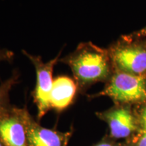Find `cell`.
Here are the masks:
<instances>
[{"mask_svg": "<svg viewBox=\"0 0 146 146\" xmlns=\"http://www.w3.org/2000/svg\"><path fill=\"white\" fill-rule=\"evenodd\" d=\"M14 53L8 49H0V63L2 62H12L14 59Z\"/></svg>", "mask_w": 146, "mask_h": 146, "instance_id": "13", "label": "cell"}, {"mask_svg": "<svg viewBox=\"0 0 146 146\" xmlns=\"http://www.w3.org/2000/svg\"><path fill=\"white\" fill-rule=\"evenodd\" d=\"M78 91L74 79L68 76H59L54 79L50 104L51 109L61 112L73 102Z\"/></svg>", "mask_w": 146, "mask_h": 146, "instance_id": "8", "label": "cell"}, {"mask_svg": "<svg viewBox=\"0 0 146 146\" xmlns=\"http://www.w3.org/2000/svg\"><path fill=\"white\" fill-rule=\"evenodd\" d=\"M133 37L136 38H145L146 36V27L144 28L140 29V30L137 31L133 32L132 33L129 34Z\"/></svg>", "mask_w": 146, "mask_h": 146, "instance_id": "14", "label": "cell"}, {"mask_svg": "<svg viewBox=\"0 0 146 146\" xmlns=\"http://www.w3.org/2000/svg\"><path fill=\"white\" fill-rule=\"evenodd\" d=\"M118 146H133V145L131 139H129L125 140L123 142H119Z\"/></svg>", "mask_w": 146, "mask_h": 146, "instance_id": "15", "label": "cell"}, {"mask_svg": "<svg viewBox=\"0 0 146 146\" xmlns=\"http://www.w3.org/2000/svg\"><path fill=\"white\" fill-rule=\"evenodd\" d=\"M23 53L31 60L35 68L36 83L33 92V98L37 108V117L41 119L51 109L50 100L54 83L53 70L55 65L59 62L61 52L47 62H44L39 56L30 54L25 50L23 51Z\"/></svg>", "mask_w": 146, "mask_h": 146, "instance_id": "5", "label": "cell"}, {"mask_svg": "<svg viewBox=\"0 0 146 146\" xmlns=\"http://www.w3.org/2000/svg\"><path fill=\"white\" fill-rule=\"evenodd\" d=\"M19 74L14 71L10 78L0 84V116L10 106V93L12 87L18 83Z\"/></svg>", "mask_w": 146, "mask_h": 146, "instance_id": "9", "label": "cell"}, {"mask_svg": "<svg viewBox=\"0 0 146 146\" xmlns=\"http://www.w3.org/2000/svg\"><path fill=\"white\" fill-rule=\"evenodd\" d=\"M0 146H5L4 144H3V142L1 141V140H0Z\"/></svg>", "mask_w": 146, "mask_h": 146, "instance_id": "16", "label": "cell"}, {"mask_svg": "<svg viewBox=\"0 0 146 146\" xmlns=\"http://www.w3.org/2000/svg\"><path fill=\"white\" fill-rule=\"evenodd\" d=\"M141 129H146V104L134 106Z\"/></svg>", "mask_w": 146, "mask_h": 146, "instance_id": "10", "label": "cell"}, {"mask_svg": "<svg viewBox=\"0 0 146 146\" xmlns=\"http://www.w3.org/2000/svg\"><path fill=\"white\" fill-rule=\"evenodd\" d=\"M29 146H67L72 132L47 129L36 123L26 108L25 114Z\"/></svg>", "mask_w": 146, "mask_h": 146, "instance_id": "7", "label": "cell"}, {"mask_svg": "<svg viewBox=\"0 0 146 146\" xmlns=\"http://www.w3.org/2000/svg\"><path fill=\"white\" fill-rule=\"evenodd\" d=\"M114 70L146 76V39L122 35L108 47Z\"/></svg>", "mask_w": 146, "mask_h": 146, "instance_id": "3", "label": "cell"}, {"mask_svg": "<svg viewBox=\"0 0 146 146\" xmlns=\"http://www.w3.org/2000/svg\"><path fill=\"white\" fill-rule=\"evenodd\" d=\"M104 88L89 99L106 96L114 104L137 106L146 104V76H138L114 70Z\"/></svg>", "mask_w": 146, "mask_h": 146, "instance_id": "2", "label": "cell"}, {"mask_svg": "<svg viewBox=\"0 0 146 146\" xmlns=\"http://www.w3.org/2000/svg\"><path fill=\"white\" fill-rule=\"evenodd\" d=\"M59 62L70 67L81 94L97 83H107L114 71L108 49L91 41L79 43L72 52L60 58Z\"/></svg>", "mask_w": 146, "mask_h": 146, "instance_id": "1", "label": "cell"}, {"mask_svg": "<svg viewBox=\"0 0 146 146\" xmlns=\"http://www.w3.org/2000/svg\"><path fill=\"white\" fill-rule=\"evenodd\" d=\"M118 144L119 142L111 137L109 135H107L94 146H118Z\"/></svg>", "mask_w": 146, "mask_h": 146, "instance_id": "12", "label": "cell"}, {"mask_svg": "<svg viewBox=\"0 0 146 146\" xmlns=\"http://www.w3.org/2000/svg\"><path fill=\"white\" fill-rule=\"evenodd\" d=\"M96 114L98 118L108 124L109 135L115 140L129 139L141 129L133 106L114 104L106 110L98 112Z\"/></svg>", "mask_w": 146, "mask_h": 146, "instance_id": "4", "label": "cell"}, {"mask_svg": "<svg viewBox=\"0 0 146 146\" xmlns=\"http://www.w3.org/2000/svg\"><path fill=\"white\" fill-rule=\"evenodd\" d=\"M131 139L133 146H146V129H141Z\"/></svg>", "mask_w": 146, "mask_h": 146, "instance_id": "11", "label": "cell"}, {"mask_svg": "<svg viewBox=\"0 0 146 146\" xmlns=\"http://www.w3.org/2000/svg\"><path fill=\"white\" fill-rule=\"evenodd\" d=\"M25 110L11 105L0 116V140L5 146H29Z\"/></svg>", "mask_w": 146, "mask_h": 146, "instance_id": "6", "label": "cell"}]
</instances>
